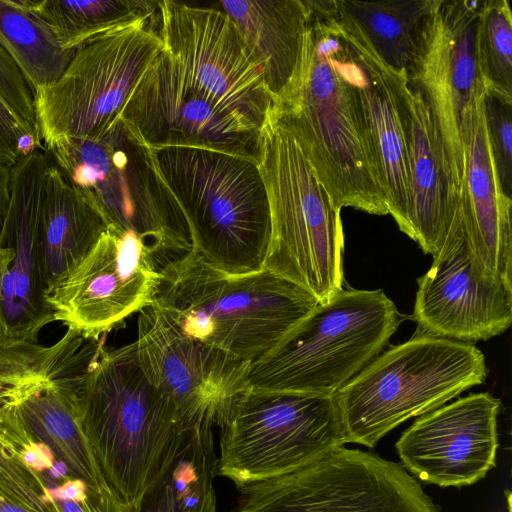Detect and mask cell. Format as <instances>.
I'll return each instance as SVG.
<instances>
[{
    "label": "cell",
    "mask_w": 512,
    "mask_h": 512,
    "mask_svg": "<svg viewBox=\"0 0 512 512\" xmlns=\"http://www.w3.org/2000/svg\"><path fill=\"white\" fill-rule=\"evenodd\" d=\"M107 227L101 214L50 163L39 221V253L46 291L82 261Z\"/></svg>",
    "instance_id": "d4e9b609"
},
{
    "label": "cell",
    "mask_w": 512,
    "mask_h": 512,
    "mask_svg": "<svg viewBox=\"0 0 512 512\" xmlns=\"http://www.w3.org/2000/svg\"><path fill=\"white\" fill-rule=\"evenodd\" d=\"M304 3L308 24L301 65L273 100L267 119L293 138L336 208L389 214L338 0Z\"/></svg>",
    "instance_id": "6da1fadb"
},
{
    "label": "cell",
    "mask_w": 512,
    "mask_h": 512,
    "mask_svg": "<svg viewBox=\"0 0 512 512\" xmlns=\"http://www.w3.org/2000/svg\"><path fill=\"white\" fill-rule=\"evenodd\" d=\"M214 444L213 429L190 433L136 512H217L214 478L218 457Z\"/></svg>",
    "instance_id": "83f0119b"
},
{
    "label": "cell",
    "mask_w": 512,
    "mask_h": 512,
    "mask_svg": "<svg viewBox=\"0 0 512 512\" xmlns=\"http://www.w3.org/2000/svg\"><path fill=\"white\" fill-rule=\"evenodd\" d=\"M158 11L80 46L61 77L34 94L41 142L97 138L120 119L139 79L164 49Z\"/></svg>",
    "instance_id": "9c48e42d"
},
{
    "label": "cell",
    "mask_w": 512,
    "mask_h": 512,
    "mask_svg": "<svg viewBox=\"0 0 512 512\" xmlns=\"http://www.w3.org/2000/svg\"><path fill=\"white\" fill-rule=\"evenodd\" d=\"M217 6L234 24L274 100L301 65L308 24L303 0H226Z\"/></svg>",
    "instance_id": "603a6c76"
},
{
    "label": "cell",
    "mask_w": 512,
    "mask_h": 512,
    "mask_svg": "<svg viewBox=\"0 0 512 512\" xmlns=\"http://www.w3.org/2000/svg\"><path fill=\"white\" fill-rule=\"evenodd\" d=\"M160 267L132 231L112 226L82 261L45 293L54 321L100 339L153 303Z\"/></svg>",
    "instance_id": "5bb4252c"
},
{
    "label": "cell",
    "mask_w": 512,
    "mask_h": 512,
    "mask_svg": "<svg viewBox=\"0 0 512 512\" xmlns=\"http://www.w3.org/2000/svg\"><path fill=\"white\" fill-rule=\"evenodd\" d=\"M339 21L356 65V86L388 212L406 233L409 166L399 100L400 82L406 74L387 67L355 25L340 12Z\"/></svg>",
    "instance_id": "44dd1931"
},
{
    "label": "cell",
    "mask_w": 512,
    "mask_h": 512,
    "mask_svg": "<svg viewBox=\"0 0 512 512\" xmlns=\"http://www.w3.org/2000/svg\"><path fill=\"white\" fill-rule=\"evenodd\" d=\"M483 0H437L420 54L407 74L425 100L461 195L465 172L462 124L485 91L476 35Z\"/></svg>",
    "instance_id": "2e32d148"
},
{
    "label": "cell",
    "mask_w": 512,
    "mask_h": 512,
    "mask_svg": "<svg viewBox=\"0 0 512 512\" xmlns=\"http://www.w3.org/2000/svg\"><path fill=\"white\" fill-rule=\"evenodd\" d=\"M237 490L230 512H439L401 464L344 446Z\"/></svg>",
    "instance_id": "8fae6325"
},
{
    "label": "cell",
    "mask_w": 512,
    "mask_h": 512,
    "mask_svg": "<svg viewBox=\"0 0 512 512\" xmlns=\"http://www.w3.org/2000/svg\"><path fill=\"white\" fill-rule=\"evenodd\" d=\"M409 166L406 235L435 256L461 214L460 192L442 142L421 93L405 75L399 87Z\"/></svg>",
    "instance_id": "ffe728a7"
},
{
    "label": "cell",
    "mask_w": 512,
    "mask_h": 512,
    "mask_svg": "<svg viewBox=\"0 0 512 512\" xmlns=\"http://www.w3.org/2000/svg\"><path fill=\"white\" fill-rule=\"evenodd\" d=\"M220 437L217 476L236 488L268 480L345 445L334 397L251 389Z\"/></svg>",
    "instance_id": "30bf717a"
},
{
    "label": "cell",
    "mask_w": 512,
    "mask_h": 512,
    "mask_svg": "<svg viewBox=\"0 0 512 512\" xmlns=\"http://www.w3.org/2000/svg\"><path fill=\"white\" fill-rule=\"evenodd\" d=\"M0 99L28 131L39 136L33 92L16 62L1 44Z\"/></svg>",
    "instance_id": "836d02e7"
},
{
    "label": "cell",
    "mask_w": 512,
    "mask_h": 512,
    "mask_svg": "<svg viewBox=\"0 0 512 512\" xmlns=\"http://www.w3.org/2000/svg\"><path fill=\"white\" fill-rule=\"evenodd\" d=\"M120 119L150 149L193 147L259 163L262 131L222 109L192 85L163 49L129 95Z\"/></svg>",
    "instance_id": "9a60e30c"
},
{
    "label": "cell",
    "mask_w": 512,
    "mask_h": 512,
    "mask_svg": "<svg viewBox=\"0 0 512 512\" xmlns=\"http://www.w3.org/2000/svg\"><path fill=\"white\" fill-rule=\"evenodd\" d=\"M10 183L11 168L0 163V235L10 204Z\"/></svg>",
    "instance_id": "74e56055"
},
{
    "label": "cell",
    "mask_w": 512,
    "mask_h": 512,
    "mask_svg": "<svg viewBox=\"0 0 512 512\" xmlns=\"http://www.w3.org/2000/svg\"><path fill=\"white\" fill-rule=\"evenodd\" d=\"M506 499H507V508L508 512H511V493L510 491H506Z\"/></svg>",
    "instance_id": "ab89813d"
},
{
    "label": "cell",
    "mask_w": 512,
    "mask_h": 512,
    "mask_svg": "<svg viewBox=\"0 0 512 512\" xmlns=\"http://www.w3.org/2000/svg\"><path fill=\"white\" fill-rule=\"evenodd\" d=\"M500 405L480 392L419 416L395 444L402 467L417 480L442 488L483 479L496 466Z\"/></svg>",
    "instance_id": "ac0fdd59"
},
{
    "label": "cell",
    "mask_w": 512,
    "mask_h": 512,
    "mask_svg": "<svg viewBox=\"0 0 512 512\" xmlns=\"http://www.w3.org/2000/svg\"><path fill=\"white\" fill-rule=\"evenodd\" d=\"M78 389L47 386L24 397L11 408L33 440L45 445L55 461L67 468L71 478L84 481L95 491L113 493L102 476L84 433Z\"/></svg>",
    "instance_id": "484cf974"
},
{
    "label": "cell",
    "mask_w": 512,
    "mask_h": 512,
    "mask_svg": "<svg viewBox=\"0 0 512 512\" xmlns=\"http://www.w3.org/2000/svg\"><path fill=\"white\" fill-rule=\"evenodd\" d=\"M340 14L355 25L387 67L407 74L419 57L437 0H338Z\"/></svg>",
    "instance_id": "4316f807"
},
{
    "label": "cell",
    "mask_w": 512,
    "mask_h": 512,
    "mask_svg": "<svg viewBox=\"0 0 512 512\" xmlns=\"http://www.w3.org/2000/svg\"><path fill=\"white\" fill-rule=\"evenodd\" d=\"M399 323L381 289H341L252 364L251 389L333 397L379 355Z\"/></svg>",
    "instance_id": "52a82bcc"
},
{
    "label": "cell",
    "mask_w": 512,
    "mask_h": 512,
    "mask_svg": "<svg viewBox=\"0 0 512 512\" xmlns=\"http://www.w3.org/2000/svg\"><path fill=\"white\" fill-rule=\"evenodd\" d=\"M258 165L271 220L264 268L324 303L343 289L341 210L293 138L268 119Z\"/></svg>",
    "instance_id": "ba28073f"
},
{
    "label": "cell",
    "mask_w": 512,
    "mask_h": 512,
    "mask_svg": "<svg viewBox=\"0 0 512 512\" xmlns=\"http://www.w3.org/2000/svg\"><path fill=\"white\" fill-rule=\"evenodd\" d=\"M40 148V137L28 131L0 99V163L12 168Z\"/></svg>",
    "instance_id": "e575fe53"
},
{
    "label": "cell",
    "mask_w": 512,
    "mask_h": 512,
    "mask_svg": "<svg viewBox=\"0 0 512 512\" xmlns=\"http://www.w3.org/2000/svg\"><path fill=\"white\" fill-rule=\"evenodd\" d=\"M160 175L187 222L192 250L229 274L264 268L271 220L258 163L193 147L153 150Z\"/></svg>",
    "instance_id": "277c9868"
},
{
    "label": "cell",
    "mask_w": 512,
    "mask_h": 512,
    "mask_svg": "<svg viewBox=\"0 0 512 512\" xmlns=\"http://www.w3.org/2000/svg\"><path fill=\"white\" fill-rule=\"evenodd\" d=\"M103 347L101 338H86L70 328L49 346L0 339V406L13 407L51 385L78 389Z\"/></svg>",
    "instance_id": "cb8c5ba5"
},
{
    "label": "cell",
    "mask_w": 512,
    "mask_h": 512,
    "mask_svg": "<svg viewBox=\"0 0 512 512\" xmlns=\"http://www.w3.org/2000/svg\"><path fill=\"white\" fill-rule=\"evenodd\" d=\"M0 512H32L0 478Z\"/></svg>",
    "instance_id": "8d00e7d4"
},
{
    "label": "cell",
    "mask_w": 512,
    "mask_h": 512,
    "mask_svg": "<svg viewBox=\"0 0 512 512\" xmlns=\"http://www.w3.org/2000/svg\"><path fill=\"white\" fill-rule=\"evenodd\" d=\"M46 150L50 163L108 226L132 231L145 241L160 269L192 251L187 222L153 150L121 119L97 138L64 137Z\"/></svg>",
    "instance_id": "5b68a950"
},
{
    "label": "cell",
    "mask_w": 512,
    "mask_h": 512,
    "mask_svg": "<svg viewBox=\"0 0 512 512\" xmlns=\"http://www.w3.org/2000/svg\"><path fill=\"white\" fill-rule=\"evenodd\" d=\"M81 424L113 494L136 508L190 434L145 376L135 342L101 349L77 391Z\"/></svg>",
    "instance_id": "7a4b0ae2"
},
{
    "label": "cell",
    "mask_w": 512,
    "mask_h": 512,
    "mask_svg": "<svg viewBox=\"0 0 512 512\" xmlns=\"http://www.w3.org/2000/svg\"><path fill=\"white\" fill-rule=\"evenodd\" d=\"M47 156L35 150L11 168V195L0 235V247L13 259L0 282V339L38 341L41 329L54 321L46 300L39 253V221Z\"/></svg>",
    "instance_id": "d6986e66"
},
{
    "label": "cell",
    "mask_w": 512,
    "mask_h": 512,
    "mask_svg": "<svg viewBox=\"0 0 512 512\" xmlns=\"http://www.w3.org/2000/svg\"><path fill=\"white\" fill-rule=\"evenodd\" d=\"M417 282L412 318L425 335L471 343L502 334L512 323V284L482 272L461 214Z\"/></svg>",
    "instance_id": "e0dca14e"
},
{
    "label": "cell",
    "mask_w": 512,
    "mask_h": 512,
    "mask_svg": "<svg viewBox=\"0 0 512 512\" xmlns=\"http://www.w3.org/2000/svg\"><path fill=\"white\" fill-rule=\"evenodd\" d=\"M483 95L466 110L462 124L465 172L460 211L469 247L482 272L512 284V200L499 185L490 150Z\"/></svg>",
    "instance_id": "7402d4cb"
},
{
    "label": "cell",
    "mask_w": 512,
    "mask_h": 512,
    "mask_svg": "<svg viewBox=\"0 0 512 512\" xmlns=\"http://www.w3.org/2000/svg\"><path fill=\"white\" fill-rule=\"evenodd\" d=\"M157 29L164 49L192 85L247 126L262 131L273 96L225 13L161 0Z\"/></svg>",
    "instance_id": "4fadbf2b"
},
{
    "label": "cell",
    "mask_w": 512,
    "mask_h": 512,
    "mask_svg": "<svg viewBox=\"0 0 512 512\" xmlns=\"http://www.w3.org/2000/svg\"><path fill=\"white\" fill-rule=\"evenodd\" d=\"M36 443L13 408L0 406V478L32 512H61L43 476L24 461Z\"/></svg>",
    "instance_id": "4dcf8cb0"
},
{
    "label": "cell",
    "mask_w": 512,
    "mask_h": 512,
    "mask_svg": "<svg viewBox=\"0 0 512 512\" xmlns=\"http://www.w3.org/2000/svg\"><path fill=\"white\" fill-rule=\"evenodd\" d=\"M135 345L145 376L189 433L222 428L251 388V362L188 337L155 303L138 313Z\"/></svg>",
    "instance_id": "7c38bea8"
},
{
    "label": "cell",
    "mask_w": 512,
    "mask_h": 512,
    "mask_svg": "<svg viewBox=\"0 0 512 512\" xmlns=\"http://www.w3.org/2000/svg\"><path fill=\"white\" fill-rule=\"evenodd\" d=\"M61 512H136L113 493H103L88 488L80 501L56 500Z\"/></svg>",
    "instance_id": "d590c367"
},
{
    "label": "cell",
    "mask_w": 512,
    "mask_h": 512,
    "mask_svg": "<svg viewBox=\"0 0 512 512\" xmlns=\"http://www.w3.org/2000/svg\"><path fill=\"white\" fill-rule=\"evenodd\" d=\"M484 116L502 193L512 200V100L484 91Z\"/></svg>",
    "instance_id": "d6a6232c"
},
{
    "label": "cell",
    "mask_w": 512,
    "mask_h": 512,
    "mask_svg": "<svg viewBox=\"0 0 512 512\" xmlns=\"http://www.w3.org/2000/svg\"><path fill=\"white\" fill-rule=\"evenodd\" d=\"M153 303L188 337L252 364L319 304L266 268L229 274L193 250L160 269Z\"/></svg>",
    "instance_id": "3957f363"
},
{
    "label": "cell",
    "mask_w": 512,
    "mask_h": 512,
    "mask_svg": "<svg viewBox=\"0 0 512 512\" xmlns=\"http://www.w3.org/2000/svg\"><path fill=\"white\" fill-rule=\"evenodd\" d=\"M473 344L421 334L374 358L333 397L345 444L373 448L394 428L482 384Z\"/></svg>",
    "instance_id": "8992f818"
},
{
    "label": "cell",
    "mask_w": 512,
    "mask_h": 512,
    "mask_svg": "<svg viewBox=\"0 0 512 512\" xmlns=\"http://www.w3.org/2000/svg\"><path fill=\"white\" fill-rule=\"evenodd\" d=\"M13 249L0 247V282L13 259Z\"/></svg>",
    "instance_id": "f35d334b"
},
{
    "label": "cell",
    "mask_w": 512,
    "mask_h": 512,
    "mask_svg": "<svg viewBox=\"0 0 512 512\" xmlns=\"http://www.w3.org/2000/svg\"><path fill=\"white\" fill-rule=\"evenodd\" d=\"M0 44L26 79L33 95L55 83L77 49H66L56 32L17 0H0Z\"/></svg>",
    "instance_id": "f1b7e54d"
},
{
    "label": "cell",
    "mask_w": 512,
    "mask_h": 512,
    "mask_svg": "<svg viewBox=\"0 0 512 512\" xmlns=\"http://www.w3.org/2000/svg\"><path fill=\"white\" fill-rule=\"evenodd\" d=\"M56 32L66 49H78L96 37L155 15L158 1L17 0Z\"/></svg>",
    "instance_id": "f546056e"
},
{
    "label": "cell",
    "mask_w": 512,
    "mask_h": 512,
    "mask_svg": "<svg viewBox=\"0 0 512 512\" xmlns=\"http://www.w3.org/2000/svg\"><path fill=\"white\" fill-rule=\"evenodd\" d=\"M476 49L485 91L512 100V13L507 0H483Z\"/></svg>",
    "instance_id": "1f68e13d"
}]
</instances>
